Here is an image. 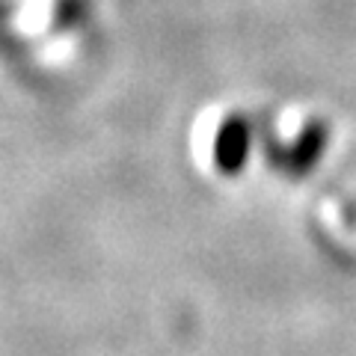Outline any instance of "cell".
Returning a JSON list of instances; mask_svg holds the SVG:
<instances>
[{"instance_id": "obj_1", "label": "cell", "mask_w": 356, "mask_h": 356, "mask_svg": "<svg viewBox=\"0 0 356 356\" xmlns=\"http://www.w3.org/2000/svg\"><path fill=\"white\" fill-rule=\"evenodd\" d=\"M321 222H324L330 241L336 243L341 252L356 259V202H332L321 211Z\"/></svg>"}]
</instances>
